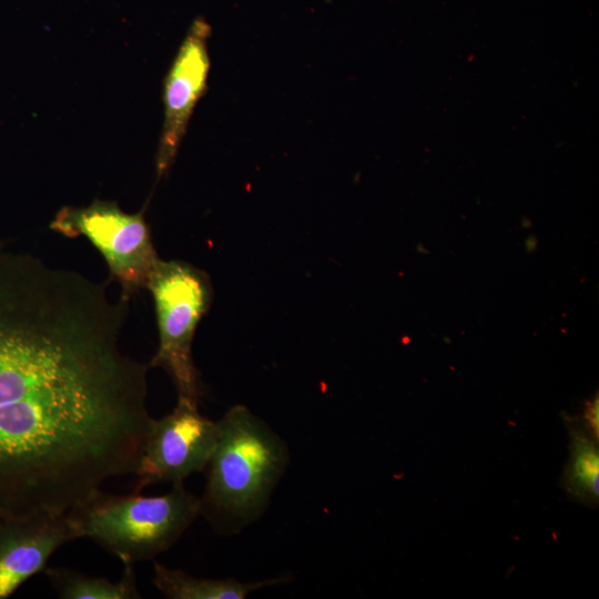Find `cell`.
Masks as SVG:
<instances>
[{
    "label": "cell",
    "mask_w": 599,
    "mask_h": 599,
    "mask_svg": "<svg viewBox=\"0 0 599 599\" xmlns=\"http://www.w3.org/2000/svg\"><path fill=\"white\" fill-rule=\"evenodd\" d=\"M205 467L201 514L220 532H234L262 514L288 463L282 438L247 407L236 405L217 422Z\"/></svg>",
    "instance_id": "2"
},
{
    "label": "cell",
    "mask_w": 599,
    "mask_h": 599,
    "mask_svg": "<svg viewBox=\"0 0 599 599\" xmlns=\"http://www.w3.org/2000/svg\"><path fill=\"white\" fill-rule=\"evenodd\" d=\"M50 227L67 237H87L104 257L112 280L121 284L125 298L146 287L160 260L143 212L125 213L114 202L64 206Z\"/></svg>",
    "instance_id": "5"
},
{
    "label": "cell",
    "mask_w": 599,
    "mask_h": 599,
    "mask_svg": "<svg viewBox=\"0 0 599 599\" xmlns=\"http://www.w3.org/2000/svg\"><path fill=\"white\" fill-rule=\"evenodd\" d=\"M211 28L202 18L189 29L164 83V123L156 154L160 179L174 162L194 106L210 71L207 40Z\"/></svg>",
    "instance_id": "8"
},
{
    "label": "cell",
    "mask_w": 599,
    "mask_h": 599,
    "mask_svg": "<svg viewBox=\"0 0 599 599\" xmlns=\"http://www.w3.org/2000/svg\"><path fill=\"white\" fill-rule=\"evenodd\" d=\"M598 398L592 399L590 403H588L585 418H586V427L588 432L590 433L591 437L595 439H598L599 436V412H598Z\"/></svg>",
    "instance_id": "12"
},
{
    "label": "cell",
    "mask_w": 599,
    "mask_h": 599,
    "mask_svg": "<svg viewBox=\"0 0 599 599\" xmlns=\"http://www.w3.org/2000/svg\"><path fill=\"white\" fill-rule=\"evenodd\" d=\"M201 514V500L184 485L161 496L101 489L68 511L78 538L88 537L123 565L153 559L167 550Z\"/></svg>",
    "instance_id": "3"
},
{
    "label": "cell",
    "mask_w": 599,
    "mask_h": 599,
    "mask_svg": "<svg viewBox=\"0 0 599 599\" xmlns=\"http://www.w3.org/2000/svg\"><path fill=\"white\" fill-rule=\"evenodd\" d=\"M74 539L78 536L68 512L0 514V599L44 570L51 555Z\"/></svg>",
    "instance_id": "7"
},
{
    "label": "cell",
    "mask_w": 599,
    "mask_h": 599,
    "mask_svg": "<svg viewBox=\"0 0 599 599\" xmlns=\"http://www.w3.org/2000/svg\"><path fill=\"white\" fill-rule=\"evenodd\" d=\"M146 287L153 296L160 338L149 365L161 367L171 376L180 398L197 404L201 386L192 343L211 303L209 277L187 263L159 260Z\"/></svg>",
    "instance_id": "4"
},
{
    "label": "cell",
    "mask_w": 599,
    "mask_h": 599,
    "mask_svg": "<svg viewBox=\"0 0 599 599\" xmlns=\"http://www.w3.org/2000/svg\"><path fill=\"white\" fill-rule=\"evenodd\" d=\"M568 491L593 502L599 494V454L592 437L581 432L572 434L571 457L566 471Z\"/></svg>",
    "instance_id": "11"
},
{
    "label": "cell",
    "mask_w": 599,
    "mask_h": 599,
    "mask_svg": "<svg viewBox=\"0 0 599 599\" xmlns=\"http://www.w3.org/2000/svg\"><path fill=\"white\" fill-rule=\"evenodd\" d=\"M51 585L65 599H136L133 565H124L121 580L111 581L103 577H89L65 568L44 569Z\"/></svg>",
    "instance_id": "10"
},
{
    "label": "cell",
    "mask_w": 599,
    "mask_h": 599,
    "mask_svg": "<svg viewBox=\"0 0 599 599\" xmlns=\"http://www.w3.org/2000/svg\"><path fill=\"white\" fill-rule=\"evenodd\" d=\"M126 302L80 273L0 253V514L67 512L135 473L150 366L120 351Z\"/></svg>",
    "instance_id": "1"
},
{
    "label": "cell",
    "mask_w": 599,
    "mask_h": 599,
    "mask_svg": "<svg viewBox=\"0 0 599 599\" xmlns=\"http://www.w3.org/2000/svg\"><path fill=\"white\" fill-rule=\"evenodd\" d=\"M284 581V577L257 582H241L235 578H196L183 570L154 564V586L171 599H244L258 588Z\"/></svg>",
    "instance_id": "9"
},
{
    "label": "cell",
    "mask_w": 599,
    "mask_h": 599,
    "mask_svg": "<svg viewBox=\"0 0 599 599\" xmlns=\"http://www.w3.org/2000/svg\"><path fill=\"white\" fill-rule=\"evenodd\" d=\"M217 422L202 416L197 404L180 398L174 409L148 428L135 469L133 491L158 483L184 484L204 471L217 439Z\"/></svg>",
    "instance_id": "6"
}]
</instances>
